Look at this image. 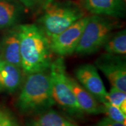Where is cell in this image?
<instances>
[{"instance_id": "6da1fadb", "label": "cell", "mask_w": 126, "mask_h": 126, "mask_svg": "<svg viewBox=\"0 0 126 126\" xmlns=\"http://www.w3.org/2000/svg\"><path fill=\"white\" fill-rule=\"evenodd\" d=\"M21 68L24 74L49 69L53 62L50 41L36 24L18 25Z\"/></svg>"}, {"instance_id": "7a4b0ae2", "label": "cell", "mask_w": 126, "mask_h": 126, "mask_svg": "<svg viewBox=\"0 0 126 126\" xmlns=\"http://www.w3.org/2000/svg\"><path fill=\"white\" fill-rule=\"evenodd\" d=\"M16 102L22 114L32 116L55 104L53 95L49 69L27 75Z\"/></svg>"}, {"instance_id": "3957f363", "label": "cell", "mask_w": 126, "mask_h": 126, "mask_svg": "<svg viewBox=\"0 0 126 126\" xmlns=\"http://www.w3.org/2000/svg\"><path fill=\"white\" fill-rule=\"evenodd\" d=\"M85 16L83 9L77 3L47 0L36 25L50 40Z\"/></svg>"}, {"instance_id": "277c9868", "label": "cell", "mask_w": 126, "mask_h": 126, "mask_svg": "<svg viewBox=\"0 0 126 126\" xmlns=\"http://www.w3.org/2000/svg\"><path fill=\"white\" fill-rule=\"evenodd\" d=\"M121 27L118 18L105 16H89L75 53L87 55L95 53L103 47L113 32Z\"/></svg>"}, {"instance_id": "5b68a950", "label": "cell", "mask_w": 126, "mask_h": 126, "mask_svg": "<svg viewBox=\"0 0 126 126\" xmlns=\"http://www.w3.org/2000/svg\"><path fill=\"white\" fill-rule=\"evenodd\" d=\"M52 95L57 104L69 115L80 118L84 114L77 103L70 86L63 57L53 60L49 68Z\"/></svg>"}, {"instance_id": "8992f818", "label": "cell", "mask_w": 126, "mask_h": 126, "mask_svg": "<svg viewBox=\"0 0 126 126\" xmlns=\"http://www.w3.org/2000/svg\"><path fill=\"white\" fill-rule=\"evenodd\" d=\"M94 66L107 78L112 87L126 93V57L102 53L94 61Z\"/></svg>"}, {"instance_id": "52a82bcc", "label": "cell", "mask_w": 126, "mask_h": 126, "mask_svg": "<svg viewBox=\"0 0 126 126\" xmlns=\"http://www.w3.org/2000/svg\"><path fill=\"white\" fill-rule=\"evenodd\" d=\"M89 16H85L61 33L50 39V48L55 54L64 57L75 53Z\"/></svg>"}, {"instance_id": "ba28073f", "label": "cell", "mask_w": 126, "mask_h": 126, "mask_svg": "<svg viewBox=\"0 0 126 126\" xmlns=\"http://www.w3.org/2000/svg\"><path fill=\"white\" fill-rule=\"evenodd\" d=\"M77 81L94 96L100 103L106 102L107 91L97 67L92 64L79 66L74 71Z\"/></svg>"}, {"instance_id": "9c48e42d", "label": "cell", "mask_w": 126, "mask_h": 126, "mask_svg": "<svg viewBox=\"0 0 126 126\" xmlns=\"http://www.w3.org/2000/svg\"><path fill=\"white\" fill-rule=\"evenodd\" d=\"M1 44V59L5 63L21 67L18 25L8 29Z\"/></svg>"}, {"instance_id": "30bf717a", "label": "cell", "mask_w": 126, "mask_h": 126, "mask_svg": "<svg viewBox=\"0 0 126 126\" xmlns=\"http://www.w3.org/2000/svg\"><path fill=\"white\" fill-rule=\"evenodd\" d=\"M83 8L93 15L116 18L126 16V0H84Z\"/></svg>"}, {"instance_id": "8fae6325", "label": "cell", "mask_w": 126, "mask_h": 126, "mask_svg": "<svg viewBox=\"0 0 126 126\" xmlns=\"http://www.w3.org/2000/svg\"><path fill=\"white\" fill-rule=\"evenodd\" d=\"M68 79L77 103L83 113L93 115L102 113V103L86 90L75 79L68 76Z\"/></svg>"}, {"instance_id": "7c38bea8", "label": "cell", "mask_w": 126, "mask_h": 126, "mask_svg": "<svg viewBox=\"0 0 126 126\" xmlns=\"http://www.w3.org/2000/svg\"><path fill=\"white\" fill-rule=\"evenodd\" d=\"M23 74L21 67L3 62L0 67V90L14 93L22 85Z\"/></svg>"}, {"instance_id": "4fadbf2b", "label": "cell", "mask_w": 126, "mask_h": 126, "mask_svg": "<svg viewBox=\"0 0 126 126\" xmlns=\"http://www.w3.org/2000/svg\"><path fill=\"white\" fill-rule=\"evenodd\" d=\"M23 12L18 0H0V30L16 25Z\"/></svg>"}, {"instance_id": "5bb4252c", "label": "cell", "mask_w": 126, "mask_h": 126, "mask_svg": "<svg viewBox=\"0 0 126 126\" xmlns=\"http://www.w3.org/2000/svg\"><path fill=\"white\" fill-rule=\"evenodd\" d=\"M27 126H79L51 108L32 115Z\"/></svg>"}, {"instance_id": "9a60e30c", "label": "cell", "mask_w": 126, "mask_h": 126, "mask_svg": "<svg viewBox=\"0 0 126 126\" xmlns=\"http://www.w3.org/2000/svg\"><path fill=\"white\" fill-rule=\"evenodd\" d=\"M106 53L110 54L125 55L126 54V30L113 32L102 47Z\"/></svg>"}, {"instance_id": "2e32d148", "label": "cell", "mask_w": 126, "mask_h": 126, "mask_svg": "<svg viewBox=\"0 0 126 126\" xmlns=\"http://www.w3.org/2000/svg\"><path fill=\"white\" fill-rule=\"evenodd\" d=\"M106 101L117 107L126 113V93L112 87L109 92H107Z\"/></svg>"}, {"instance_id": "e0dca14e", "label": "cell", "mask_w": 126, "mask_h": 126, "mask_svg": "<svg viewBox=\"0 0 126 126\" xmlns=\"http://www.w3.org/2000/svg\"><path fill=\"white\" fill-rule=\"evenodd\" d=\"M102 104V113H105L107 117L114 121L126 123V113H123L117 107L113 105L108 102H104Z\"/></svg>"}, {"instance_id": "ac0fdd59", "label": "cell", "mask_w": 126, "mask_h": 126, "mask_svg": "<svg viewBox=\"0 0 126 126\" xmlns=\"http://www.w3.org/2000/svg\"><path fill=\"white\" fill-rule=\"evenodd\" d=\"M0 126H21V125L10 111L6 109H0Z\"/></svg>"}, {"instance_id": "d6986e66", "label": "cell", "mask_w": 126, "mask_h": 126, "mask_svg": "<svg viewBox=\"0 0 126 126\" xmlns=\"http://www.w3.org/2000/svg\"><path fill=\"white\" fill-rule=\"evenodd\" d=\"M97 126H126V123L114 121L113 120H111L110 118L106 117L102 118L97 124Z\"/></svg>"}, {"instance_id": "ffe728a7", "label": "cell", "mask_w": 126, "mask_h": 126, "mask_svg": "<svg viewBox=\"0 0 126 126\" xmlns=\"http://www.w3.org/2000/svg\"><path fill=\"white\" fill-rule=\"evenodd\" d=\"M18 1L27 8L33 7L39 1V0H18Z\"/></svg>"}, {"instance_id": "44dd1931", "label": "cell", "mask_w": 126, "mask_h": 126, "mask_svg": "<svg viewBox=\"0 0 126 126\" xmlns=\"http://www.w3.org/2000/svg\"><path fill=\"white\" fill-rule=\"evenodd\" d=\"M3 62H4V61H2V60H0V67H1V64H3Z\"/></svg>"}, {"instance_id": "7402d4cb", "label": "cell", "mask_w": 126, "mask_h": 126, "mask_svg": "<svg viewBox=\"0 0 126 126\" xmlns=\"http://www.w3.org/2000/svg\"><path fill=\"white\" fill-rule=\"evenodd\" d=\"M1 44H0V60H1Z\"/></svg>"}]
</instances>
